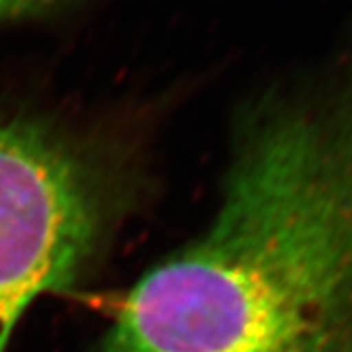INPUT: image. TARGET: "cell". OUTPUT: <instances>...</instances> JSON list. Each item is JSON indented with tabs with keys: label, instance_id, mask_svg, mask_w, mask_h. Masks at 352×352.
<instances>
[{
	"label": "cell",
	"instance_id": "obj_1",
	"mask_svg": "<svg viewBox=\"0 0 352 352\" xmlns=\"http://www.w3.org/2000/svg\"><path fill=\"white\" fill-rule=\"evenodd\" d=\"M98 352H352V27L324 80L250 124L210 229Z\"/></svg>",
	"mask_w": 352,
	"mask_h": 352
},
{
	"label": "cell",
	"instance_id": "obj_3",
	"mask_svg": "<svg viewBox=\"0 0 352 352\" xmlns=\"http://www.w3.org/2000/svg\"><path fill=\"white\" fill-rule=\"evenodd\" d=\"M59 0H0V25L41 11Z\"/></svg>",
	"mask_w": 352,
	"mask_h": 352
},
{
	"label": "cell",
	"instance_id": "obj_2",
	"mask_svg": "<svg viewBox=\"0 0 352 352\" xmlns=\"http://www.w3.org/2000/svg\"><path fill=\"white\" fill-rule=\"evenodd\" d=\"M98 226L79 161L29 122L0 115V352L38 297L76 279Z\"/></svg>",
	"mask_w": 352,
	"mask_h": 352
}]
</instances>
